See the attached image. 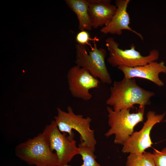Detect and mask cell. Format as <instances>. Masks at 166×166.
I'll use <instances>...</instances> for the list:
<instances>
[{"label": "cell", "mask_w": 166, "mask_h": 166, "mask_svg": "<svg viewBox=\"0 0 166 166\" xmlns=\"http://www.w3.org/2000/svg\"><path fill=\"white\" fill-rule=\"evenodd\" d=\"M110 90L106 103L112 106L115 111L132 109L136 104L140 107H145L151 104L150 99L155 96L153 92L139 86L135 79L124 77L121 81H114Z\"/></svg>", "instance_id": "6da1fadb"}, {"label": "cell", "mask_w": 166, "mask_h": 166, "mask_svg": "<svg viewBox=\"0 0 166 166\" xmlns=\"http://www.w3.org/2000/svg\"><path fill=\"white\" fill-rule=\"evenodd\" d=\"M15 153L29 165L61 166L57 154L51 150L47 138L43 132L17 145Z\"/></svg>", "instance_id": "7a4b0ae2"}, {"label": "cell", "mask_w": 166, "mask_h": 166, "mask_svg": "<svg viewBox=\"0 0 166 166\" xmlns=\"http://www.w3.org/2000/svg\"><path fill=\"white\" fill-rule=\"evenodd\" d=\"M57 111L54 121L59 131L68 133L70 139H74V134L72 130H76L80 134V143L89 146L95 152L97 141L94 130L90 128L92 118L76 114L69 106L67 107V112L59 107L57 108Z\"/></svg>", "instance_id": "3957f363"}, {"label": "cell", "mask_w": 166, "mask_h": 166, "mask_svg": "<svg viewBox=\"0 0 166 166\" xmlns=\"http://www.w3.org/2000/svg\"><path fill=\"white\" fill-rule=\"evenodd\" d=\"M145 107H140L136 113H131L130 109L115 111L108 106V124L110 128L105 134L108 137L115 135L114 143L122 145L134 132V128L143 122Z\"/></svg>", "instance_id": "277c9868"}, {"label": "cell", "mask_w": 166, "mask_h": 166, "mask_svg": "<svg viewBox=\"0 0 166 166\" xmlns=\"http://www.w3.org/2000/svg\"><path fill=\"white\" fill-rule=\"evenodd\" d=\"M105 43L109 52L107 61L114 67L123 66L133 68L142 66L156 61L160 56L159 51L156 49L150 50L147 56L142 55L136 50L134 44L131 45L129 49H122L119 47V44L113 37L106 38Z\"/></svg>", "instance_id": "5b68a950"}, {"label": "cell", "mask_w": 166, "mask_h": 166, "mask_svg": "<svg viewBox=\"0 0 166 166\" xmlns=\"http://www.w3.org/2000/svg\"><path fill=\"white\" fill-rule=\"evenodd\" d=\"M93 41V46L91 47L89 52L85 45L78 44L76 45V65L87 70L102 83L110 84L112 80L105 62L106 51L103 48H98L95 40Z\"/></svg>", "instance_id": "8992f818"}, {"label": "cell", "mask_w": 166, "mask_h": 166, "mask_svg": "<svg viewBox=\"0 0 166 166\" xmlns=\"http://www.w3.org/2000/svg\"><path fill=\"white\" fill-rule=\"evenodd\" d=\"M43 132L45 134L51 150L55 151L61 166L68 164L73 157L79 154L80 149L74 139L67 136L59 130L54 120L46 125Z\"/></svg>", "instance_id": "52a82bcc"}, {"label": "cell", "mask_w": 166, "mask_h": 166, "mask_svg": "<svg viewBox=\"0 0 166 166\" xmlns=\"http://www.w3.org/2000/svg\"><path fill=\"white\" fill-rule=\"evenodd\" d=\"M165 112L156 114L155 112L149 111L147 114V120L140 130L134 132L123 144L122 152L140 154L145 150L152 147L153 143L150 134L151 130L156 124L162 121Z\"/></svg>", "instance_id": "ba28073f"}, {"label": "cell", "mask_w": 166, "mask_h": 166, "mask_svg": "<svg viewBox=\"0 0 166 166\" xmlns=\"http://www.w3.org/2000/svg\"><path fill=\"white\" fill-rule=\"evenodd\" d=\"M67 78L69 89L72 96L84 101L92 98V95L89 91L98 88L100 83L87 70L77 65L69 69Z\"/></svg>", "instance_id": "9c48e42d"}, {"label": "cell", "mask_w": 166, "mask_h": 166, "mask_svg": "<svg viewBox=\"0 0 166 166\" xmlns=\"http://www.w3.org/2000/svg\"><path fill=\"white\" fill-rule=\"evenodd\" d=\"M117 68L123 72L124 77L126 79H145L159 87L164 85V82L159 77L160 73L166 74V65L163 61L160 62L152 61L143 65L133 68L119 66Z\"/></svg>", "instance_id": "30bf717a"}, {"label": "cell", "mask_w": 166, "mask_h": 166, "mask_svg": "<svg viewBox=\"0 0 166 166\" xmlns=\"http://www.w3.org/2000/svg\"><path fill=\"white\" fill-rule=\"evenodd\" d=\"M130 0H116V11L112 20L107 25L102 27L101 32L105 34H111L121 35L122 30H128L138 36L142 40L144 39L142 35L133 30L130 26V18L127 11Z\"/></svg>", "instance_id": "8fae6325"}, {"label": "cell", "mask_w": 166, "mask_h": 166, "mask_svg": "<svg viewBox=\"0 0 166 166\" xmlns=\"http://www.w3.org/2000/svg\"><path fill=\"white\" fill-rule=\"evenodd\" d=\"M88 11L92 28L97 29L109 24L117 7L110 0H88Z\"/></svg>", "instance_id": "7c38bea8"}, {"label": "cell", "mask_w": 166, "mask_h": 166, "mask_svg": "<svg viewBox=\"0 0 166 166\" xmlns=\"http://www.w3.org/2000/svg\"><path fill=\"white\" fill-rule=\"evenodd\" d=\"M65 2L77 16L79 30L80 31L91 30L93 28L88 13V0H66Z\"/></svg>", "instance_id": "4fadbf2b"}, {"label": "cell", "mask_w": 166, "mask_h": 166, "mask_svg": "<svg viewBox=\"0 0 166 166\" xmlns=\"http://www.w3.org/2000/svg\"><path fill=\"white\" fill-rule=\"evenodd\" d=\"M126 166H155L152 154L144 152L142 154L130 153Z\"/></svg>", "instance_id": "5bb4252c"}, {"label": "cell", "mask_w": 166, "mask_h": 166, "mask_svg": "<svg viewBox=\"0 0 166 166\" xmlns=\"http://www.w3.org/2000/svg\"><path fill=\"white\" fill-rule=\"evenodd\" d=\"M78 147L80 148L79 155L81 156L83 162L80 166H103L97 162L96 156L93 151L89 146L80 143ZM62 166H71L67 164Z\"/></svg>", "instance_id": "9a60e30c"}, {"label": "cell", "mask_w": 166, "mask_h": 166, "mask_svg": "<svg viewBox=\"0 0 166 166\" xmlns=\"http://www.w3.org/2000/svg\"><path fill=\"white\" fill-rule=\"evenodd\" d=\"M152 155L155 166H166V147L161 151L154 149Z\"/></svg>", "instance_id": "2e32d148"}, {"label": "cell", "mask_w": 166, "mask_h": 166, "mask_svg": "<svg viewBox=\"0 0 166 166\" xmlns=\"http://www.w3.org/2000/svg\"><path fill=\"white\" fill-rule=\"evenodd\" d=\"M91 40L90 35L87 30L80 31L78 33L76 37V40L77 44L85 45L89 44Z\"/></svg>", "instance_id": "e0dca14e"}, {"label": "cell", "mask_w": 166, "mask_h": 166, "mask_svg": "<svg viewBox=\"0 0 166 166\" xmlns=\"http://www.w3.org/2000/svg\"><path fill=\"white\" fill-rule=\"evenodd\" d=\"M162 121L163 122H166V119H165L164 120H163Z\"/></svg>", "instance_id": "ac0fdd59"}]
</instances>
